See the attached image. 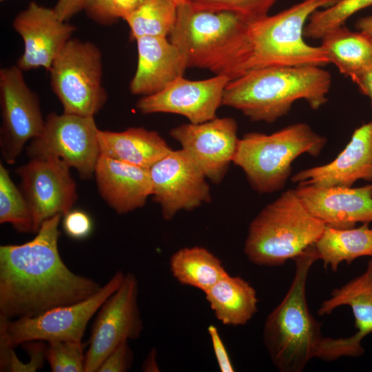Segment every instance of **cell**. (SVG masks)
<instances>
[{
	"label": "cell",
	"mask_w": 372,
	"mask_h": 372,
	"mask_svg": "<svg viewBox=\"0 0 372 372\" xmlns=\"http://www.w3.org/2000/svg\"><path fill=\"white\" fill-rule=\"evenodd\" d=\"M83 10L91 20L102 25H112L118 19L112 12V0H83Z\"/></svg>",
	"instance_id": "36"
},
{
	"label": "cell",
	"mask_w": 372,
	"mask_h": 372,
	"mask_svg": "<svg viewBox=\"0 0 372 372\" xmlns=\"http://www.w3.org/2000/svg\"><path fill=\"white\" fill-rule=\"evenodd\" d=\"M204 293L216 318L227 326L244 325L258 311L256 290L239 276L227 273Z\"/></svg>",
	"instance_id": "24"
},
{
	"label": "cell",
	"mask_w": 372,
	"mask_h": 372,
	"mask_svg": "<svg viewBox=\"0 0 372 372\" xmlns=\"http://www.w3.org/2000/svg\"><path fill=\"white\" fill-rule=\"evenodd\" d=\"M133 361L134 355L128 341H123L107 355L97 372H126Z\"/></svg>",
	"instance_id": "33"
},
{
	"label": "cell",
	"mask_w": 372,
	"mask_h": 372,
	"mask_svg": "<svg viewBox=\"0 0 372 372\" xmlns=\"http://www.w3.org/2000/svg\"><path fill=\"white\" fill-rule=\"evenodd\" d=\"M171 1H172L173 2H174L177 5H179V4H181L183 3H185V2L187 1V0H171Z\"/></svg>",
	"instance_id": "43"
},
{
	"label": "cell",
	"mask_w": 372,
	"mask_h": 372,
	"mask_svg": "<svg viewBox=\"0 0 372 372\" xmlns=\"http://www.w3.org/2000/svg\"><path fill=\"white\" fill-rule=\"evenodd\" d=\"M369 223L358 227L336 229L325 225V228L314 244L319 259L324 267H329L335 272L342 262L350 265L362 256L372 257V228Z\"/></svg>",
	"instance_id": "26"
},
{
	"label": "cell",
	"mask_w": 372,
	"mask_h": 372,
	"mask_svg": "<svg viewBox=\"0 0 372 372\" xmlns=\"http://www.w3.org/2000/svg\"><path fill=\"white\" fill-rule=\"evenodd\" d=\"M97 136L101 154L149 169L172 150L158 132L141 127L99 130Z\"/></svg>",
	"instance_id": "23"
},
{
	"label": "cell",
	"mask_w": 372,
	"mask_h": 372,
	"mask_svg": "<svg viewBox=\"0 0 372 372\" xmlns=\"http://www.w3.org/2000/svg\"><path fill=\"white\" fill-rule=\"evenodd\" d=\"M339 1L303 0L274 15L251 21L249 70L269 66L323 67L329 64L320 45L311 46L304 41V29L316 10L331 7Z\"/></svg>",
	"instance_id": "7"
},
{
	"label": "cell",
	"mask_w": 372,
	"mask_h": 372,
	"mask_svg": "<svg viewBox=\"0 0 372 372\" xmlns=\"http://www.w3.org/2000/svg\"><path fill=\"white\" fill-rule=\"evenodd\" d=\"M1 1H5V0H0Z\"/></svg>",
	"instance_id": "44"
},
{
	"label": "cell",
	"mask_w": 372,
	"mask_h": 372,
	"mask_svg": "<svg viewBox=\"0 0 372 372\" xmlns=\"http://www.w3.org/2000/svg\"><path fill=\"white\" fill-rule=\"evenodd\" d=\"M136 276L125 274L120 287L101 306L92 324L85 372H97L107 355L123 341L140 337L143 324Z\"/></svg>",
	"instance_id": "12"
},
{
	"label": "cell",
	"mask_w": 372,
	"mask_h": 372,
	"mask_svg": "<svg viewBox=\"0 0 372 372\" xmlns=\"http://www.w3.org/2000/svg\"><path fill=\"white\" fill-rule=\"evenodd\" d=\"M207 331L219 369L222 372L234 371L228 352L217 328L211 324L208 327Z\"/></svg>",
	"instance_id": "37"
},
{
	"label": "cell",
	"mask_w": 372,
	"mask_h": 372,
	"mask_svg": "<svg viewBox=\"0 0 372 372\" xmlns=\"http://www.w3.org/2000/svg\"><path fill=\"white\" fill-rule=\"evenodd\" d=\"M291 180L298 185L321 187H352L359 180L372 181V121L354 130L333 161L299 171Z\"/></svg>",
	"instance_id": "20"
},
{
	"label": "cell",
	"mask_w": 372,
	"mask_h": 372,
	"mask_svg": "<svg viewBox=\"0 0 372 372\" xmlns=\"http://www.w3.org/2000/svg\"><path fill=\"white\" fill-rule=\"evenodd\" d=\"M278 0H187L198 6L237 13L253 21L268 14Z\"/></svg>",
	"instance_id": "32"
},
{
	"label": "cell",
	"mask_w": 372,
	"mask_h": 372,
	"mask_svg": "<svg viewBox=\"0 0 372 372\" xmlns=\"http://www.w3.org/2000/svg\"><path fill=\"white\" fill-rule=\"evenodd\" d=\"M169 135L200 167L207 178L220 184L237 150L238 124L231 117H216L200 123L173 127Z\"/></svg>",
	"instance_id": "14"
},
{
	"label": "cell",
	"mask_w": 372,
	"mask_h": 372,
	"mask_svg": "<svg viewBox=\"0 0 372 372\" xmlns=\"http://www.w3.org/2000/svg\"><path fill=\"white\" fill-rule=\"evenodd\" d=\"M329 63L354 81L372 66V39L344 25L328 31L321 39Z\"/></svg>",
	"instance_id": "25"
},
{
	"label": "cell",
	"mask_w": 372,
	"mask_h": 372,
	"mask_svg": "<svg viewBox=\"0 0 372 372\" xmlns=\"http://www.w3.org/2000/svg\"><path fill=\"white\" fill-rule=\"evenodd\" d=\"M351 307L357 331L347 338L323 337L315 353V358L333 361L342 356L358 358L364 353L362 340L372 333V257L365 271L339 289L320 307V316L329 315L340 306Z\"/></svg>",
	"instance_id": "16"
},
{
	"label": "cell",
	"mask_w": 372,
	"mask_h": 372,
	"mask_svg": "<svg viewBox=\"0 0 372 372\" xmlns=\"http://www.w3.org/2000/svg\"><path fill=\"white\" fill-rule=\"evenodd\" d=\"M53 8L61 20L68 21L83 10V0H58Z\"/></svg>",
	"instance_id": "38"
},
{
	"label": "cell",
	"mask_w": 372,
	"mask_h": 372,
	"mask_svg": "<svg viewBox=\"0 0 372 372\" xmlns=\"http://www.w3.org/2000/svg\"><path fill=\"white\" fill-rule=\"evenodd\" d=\"M4 331L0 328V371L32 372L28 363H22L14 351Z\"/></svg>",
	"instance_id": "35"
},
{
	"label": "cell",
	"mask_w": 372,
	"mask_h": 372,
	"mask_svg": "<svg viewBox=\"0 0 372 372\" xmlns=\"http://www.w3.org/2000/svg\"><path fill=\"white\" fill-rule=\"evenodd\" d=\"M70 167L55 158H30L17 169L21 190L33 212L39 230L46 219L68 213L77 199Z\"/></svg>",
	"instance_id": "15"
},
{
	"label": "cell",
	"mask_w": 372,
	"mask_h": 372,
	"mask_svg": "<svg viewBox=\"0 0 372 372\" xmlns=\"http://www.w3.org/2000/svg\"><path fill=\"white\" fill-rule=\"evenodd\" d=\"M145 0H112V12L116 19H124Z\"/></svg>",
	"instance_id": "39"
},
{
	"label": "cell",
	"mask_w": 372,
	"mask_h": 372,
	"mask_svg": "<svg viewBox=\"0 0 372 372\" xmlns=\"http://www.w3.org/2000/svg\"><path fill=\"white\" fill-rule=\"evenodd\" d=\"M360 90L367 96L372 106V66L360 75L355 81Z\"/></svg>",
	"instance_id": "40"
},
{
	"label": "cell",
	"mask_w": 372,
	"mask_h": 372,
	"mask_svg": "<svg viewBox=\"0 0 372 372\" xmlns=\"http://www.w3.org/2000/svg\"><path fill=\"white\" fill-rule=\"evenodd\" d=\"M154 200L163 218L172 220L182 210L192 211L211 201L207 177L182 148L172 150L149 168Z\"/></svg>",
	"instance_id": "13"
},
{
	"label": "cell",
	"mask_w": 372,
	"mask_h": 372,
	"mask_svg": "<svg viewBox=\"0 0 372 372\" xmlns=\"http://www.w3.org/2000/svg\"><path fill=\"white\" fill-rule=\"evenodd\" d=\"M90 216L81 210H70L64 215L63 227L65 234L74 239L87 237L92 230Z\"/></svg>",
	"instance_id": "34"
},
{
	"label": "cell",
	"mask_w": 372,
	"mask_h": 372,
	"mask_svg": "<svg viewBox=\"0 0 372 372\" xmlns=\"http://www.w3.org/2000/svg\"><path fill=\"white\" fill-rule=\"evenodd\" d=\"M324 228L325 225L309 212L295 189H287L251 220L244 253L256 265L280 266L314 245Z\"/></svg>",
	"instance_id": "5"
},
{
	"label": "cell",
	"mask_w": 372,
	"mask_h": 372,
	"mask_svg": "<svg viewBox=\"0 0 372 372\" xmlns=\"http://www.w3.org/2000/svg\"><path fill=\"white\" fill-rule=\"evenodd\" d=\"M136 42L138 63L130 83L132 94H155L183 76L188 68L185 57L167 37H143Z\"/></svg>",
	"instance_id": "22"
},
{
	"label": "cell",
	"mask_w": 372,
	"mask_h": 372,
	"mask_svg": "<svg viewBox=\"0 0 372 372\" xmlns=\"http://www.w3.org/2000/svg\"><path fill=\"white\" fill-rule=\"evenodd\" d=\"M125 276L123 271H116L97 293L77 303L57 307L32 318H0V328L14 347L32 341H82L90 320L120 287Z\"/></svg>",
	"instance_id": "9"
},
{
	"label": "cell",
	"mask_w": 372,
	"mask_h": 372,
	"mask_svg": "<svg viewBox=\"0 0 372 372\" xmlns=\"http://www.w3.org/2000/svg\"><path fill=\"white\" fill-rule=\"evenodd\" d=\"M12 25L23 41L24 50L16 64L23 72L39 68L49 71L76 30L74 25L61 20L54 8L35 1L15 16Z\"/></svg>",
	"instance_id": "18"
},
{
	"label": "cell",
	"mask_w": 372,
	"mask_h": 372,
	"mask_svg": "<svg viewBox=\"0 0 372 372\" xmlns=\"http://www.w3.org/2000/svg\"><path fill=\"white\" fill-rule=\"evenodd\" d=\"M250 21L235 12L187 1L177 6L169 41L185 56L188 68L206 69L231 81L250 70Z\"/></svg>",
	"instance_id": "2"
},
{
	"label": "cell",
	"mask_w": 372,
	"mask_h": 372,
	"mask_svg": "<svg viewBox=\"0 0 372 372\" xmlns=\"http://www.w3.org/2000/svg\"><path fill=\"white\" fill-rule=\"evenodd\" d=\"M355 28L372 39V16L359 19L355 23Z\"/></svg>",
	"instance_id": "41"
},
{
	"label": "cell",
	"mask_w": 372,
	"mask_h": 372,
	"mask_svg": "<svg viewBox=\"0 0 372 372\" xmlns=\"http://www.w3.org/2000/svg\"><path fill=\"white\" fill-rule=\"evenodd\" d=\"M372 5V0H340L333 6L316 10L309 18L304 37L321 39L330 30L344 25L347 20L358 11Z\"/></svg>",
	"instance_id": "30"
},
{
	"label": "cell",
	"mask_w": 372,
	"mask_h": 372,
	"mask_svg": "<svg viewBox=\"0 0 372 372\" xmlns=\"http://www.w3.org/2000/svg\"><path fill=\"white\" fill-rule=\"evenodd\" d=\"M94 175L101 198L118 214L143 207L152 195L149 168L101 154Z\"/></svg>",
	"instance_id": "21"
},
{
	"label": "cell",
	"mask_w": 372,
	"mask_h": 372,
	"mask_svg": "<svg viewBox=\"0 0 372 372\" xmlns=\"http://www.w3.org/2000/svg\"><path fill=\"white\" fill-rule=\"evenodd\" d=\"M0 105L1 153L11 165L25 144L41 134L45 122L37 94L29 87L17 65L0 70Z\"/></svg>",
	"instance_id": "11"
},
{
	"label": "cell",
	"mask_w": 372,
	"mask_h": 372,
	"mask_svg": "<svg viewBox=\"0 0 372 372\" xmlns=\"http://www.w3.org/2000/svg\"><path fill=\"white\" fill-rule=\"evenodd\" d=\"M327 139L305 123L270 134L249 132L239 138L233 163L244 172L252 189L271 194L284 188L294 160L303 154L318 156Z\"/></svg>",
	"instance_id": "6"
},
{
	"label": "cell",
	"mask_w": 372,
	"mask_h": 372,
	"mask_svg": "<svg viewBox=\"0 0 372 372\" xmlns=\"http://www.w3.org/2000/svg\"><path fill=\"white\" fill-rule=\"evenodd\" d=\"M319 259L314 245L296 257L293 280L281 302L267 316L262 339L273 365L281 372L302 371L315 358L323 338L306 299L309 269Z\"/></svg>",
	"instance_id": "4"
},
{
	"label": "cell",
	"mask_w": 372,
	"mask_h": 372,
	"mask_svg": "<svg viewBox=\"0 0 372 372\" xmlns=\"http://www.w3.org/2000/svg\"><path fill=\"white\" fill-rule=\"evenodd\" d=\"M177 6L171 0H145L123 19L130 28L131 39L169 36L176 23Z\"/></svg>",
	"instance_id": "28"
},
{
	"label": "cell",
	"mask_w": 372,
	"mask_h": 372,
	"mask_svg": "<svg viewBox=\"0 0 372 372\" xmlns=\"http://www.w3.org/2000/svg\"><path fill=\"white\" fill-rule=\"evenodd\" d=\"M229 81L225 75L197 81L180 76L160 92L141 96L136 107L143 114H175L192 123H203L216 117Z\"/></svg>",
	"instance_id": "17"
},
{
	"label": "cell",
	"mask_w": 372,
	"mask_h": 372,
	"mask_svg": "<svg viewBox=\"0 0 372 372\" xmlns=\"http://www.w3.org/2000/svg\"><path fill=\"white\" fill-rule=\"evenodd\" d=\"M49 72L52 90L63 113L94 116L106 103L102 53L94 43L70 39Z\"/></svg>",
	"instance_id": "8"
},
{
	"label": "cell",
	"mask_w": 372,
	"mask_h": 372,
	"mask_svg": "<svg viewBox=\"0 0 372 372\" xmlns=\"http://www.w3.org/2000/svg\"><path fill=\"white\" fill-rule=\"evenodd\" d=\"M296 194L326 226L349 229L372 222V184L360 187L298 185Z\"/></svg>",
	"instance_id": "19"
},
{
	"label": "cell",
	"mask_w": 372,
	"mask_h": 372,
	"mask_svg": "<svg viewBox=\"0 0 372 372\" xmlns=\"http://www.w3.org/2000/svg\"><path fill=\"white\" fill-rule=\"evenodd\" d=\"M62 216L44 220L28 242L0 246V318L35 317L81 302L101 289L63 261L58 245Z\"/></svg>",
	"instance_id": "1"
},
{
	"label": "cell",
	"mask_w": 372,
	"mask_h": 372,
	"mask_svg": "<svg viewBox=\"0 0 372 372\" xmlns=\"http://www.w3.org/2000/svg\"><path fill=\"white\" fill-rule=\"evenodd\" d=\"M0 223L10 224L19 233H37L35 218L21 190L0 164Z\"/></svg>",
	"instance_id": "29"
},
{
	"label": "cell",
	"mask_w": 372,
	"mask_h": 372,
	"mask_svg": "<svg viewBox=\"0 0 372 372\" xmlns=\"http://www.w3.org/2000/svg\"><path fill=\"white\" fill-rule=\"evenodd\" d=\"M99 130L94 116L50 112L41 134L27 147V154L30 158H59L82 178H89L101 155Z\"/></svg>",
	"instance_id": "10"
},
{
	"label": "cell",
	"mask_w": 372,
	"mask_h": 372,
	"mask_svg": "<svg viewBox=\"0 0 372 372\" xmlns=\"http://www.w3.org/2000/svg\"><path fill=\"white\" fill-rule=\"evenodd\" d=\"M82 341L48 342L45 360L52 372H85V354Z\"/></svg>",
	"instance_id": "31"
},
{
	"label": "cell",
	"mask_w": 372,
	"mask_h": 372,
	"mask_svg": "<svg viewBox=\"0 0 372 372\" xmlns=\"http://www.w3.org/2000/svg\"><path fill=\"white\" fill-rule=\"evenodd\" d=\"M169 266L178 282L203 293L228 273L217 256L200 246L179 249L171 256Z\"/></svg>",
	"instance_id": "27"
},
{
	"label": "cell",
	"mask_w": 372,
	"mask_h": 372,
	"mask_svg": "<svg viewBox=\"0 0 372 372\" xmlns=\"http://www.w3.org/2000/svg\"><path fill=\"white\" fill-rule=\"evenodd\" d=\"M156 351L152 349L145 359L143 369L144 371H159L156 361Z\"/></svg>",
	"instance_id": "42"
},
{
	"label": "cell",
	"mask_w": 372,
	"mask_h": 372,
	"mask_svg": "<svg viewBox=\"0 0 372 372\" xmlns=\"http://www.w3.org/2000/svg\"><path fill=\"white\" fill-rule=\"evenodd\" d=\"M331 74L322 67L269 66L251 70L227 84L222 105L253 121L273 123L303 99L317 110L327 102Z\"/></svg>",
	"instance_id": "3"
}]
</instances>
